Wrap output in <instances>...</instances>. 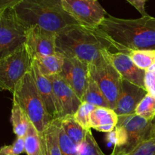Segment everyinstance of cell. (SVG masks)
Listing matches in <instances>:
<instances>
[{
  "label": "cell",
  "mask_w": 155,
  "mask_h": 155,
  "mask_svg": "<svg viewBox=\"0 0 155 155\" xmlns=\"http://www.w3.org/2000/svg\"><path fill=\"white\" fill-rule=\"evenodd\" d=\"M108 139L114 144L110 155H124L140 144L155 137V119L148 120L136 114L118 116L114 130Z\"/></svg>",
  "instance_id": "4"
},
{
  "label": "cell",
  "mask_w": 155,
  "mask_h": 155,
  "mask_svg": "<svg viewBox=\"0 0 155 155\" xmlns=\"http://www.w3.org/2000/svg\"><path fill=\"white\" fill-rule=\"evenodd\" d=\"M79 155H106L95 141L92 131L86 133L84 141L78 146Z\"/></svg>",
  "instance_id": "25"
},
{
  "label": "cell",
  "mask_w": 155,
  "mask_h": 155,
  "mask_svg": "<svg viewBox=\"0 0 155 155\" xmlns=\"http://www.w3.org/2000/svg\"><path fill=\"white\" fill-rule=\"evenodd\" d=\"M0 155H4V154H2V153L0 152Z\"/></svg>",
  "instance_id": "33"
},
{
  "label": "cell",
  "mask_w": 155,
  "mask_h": 155,
  "mask_svg": "<svg viewBox=\"0 0 155 155\" xmlns=\"http://www.w3.org/2000/svg\"><path fill=\"white\" fill-rule=\"evenodd\" d=\"M61 127L67 136L77 145H80L86 138L87 130L83 129L74 118V116L66 117L60 120Z\"/></svg>",
  "instance_id": "20"
},
{
  "label": "cell",
  "mask_w": 155,
  "mask_h": 155,
  "mask_svg": "<svg viewBox=\"0 0 155 155\" xmlns=\"http://www.w3.org/2000/svg\"><path fill=\"white\" fill-rule=\"evenodd\" d=\"M61 3L79 25L87 28L97 29L107 15L98 0H61Z\"/></svg>",
  "instance_id": "9"
},
{
  "label": "cell",
  "mask_w": 155,
  "mask_h": 155,
  "mask_svg": "<svg viewBox=\"0 0 155 155\" xmlns=\"http://www.w3.org/2000/svg\"><path fill=\"white\" fill-rule=\"evenodd\" d=\"M96 107L87 102H82L78 110L74 115L75 120L86 130H91L90 114Z\"/></svg>",
  "instance_id": "26"
},
{
  "label": "cell",
  "mask_w": 155,
  "mask_h": 155,
  "mask_svg": "<svg viewBox=\"0 0 155 155\" xmlns=\"http://www.w3.org/2000/svg\"><path fill=\"white\" fill-rule=\"evenodd\" d=\"M97 29L111 41L117 52L155 51V18L149 15L137 19H123L108 15Z\"/></svg>",
  "instance_id": "1"
},
{
  "label": "cell",
  "mask_w": 155,
  "mask_h": 155,
  "mask_svg": "<svg viewBox=\"0 0 155 155\" xmlns=\"http://www.w3.org/2000/svg\"><path fill=\"white\" fill-rule=\"evenodd\" d=\"M89 74L99 86L108 101L110 108H114L123 78L102 52L89 64Z\"/></svg>",
  "instance_id": "7"
},
{
  "label": "cell",
  "mask_w": 155,
  "mask_h": 155,
  "mask_svg": "<svg viewBox=\"0 0 155 155\" xmlns=\"http://www.w3.org/2000/svg\"><path fill=\"white\" fill-rule=\"evenodd\" d=\"M59 75L71 86L82 101L89 78V64L76 57H64L63 69Z\"/></svg>",
  "instance_id": "12"
},
{
  "label": "cell",
  "mask_w": 155,
  "mask_h": 155,
  "mask_svg": "<svg viewBox=\"0 0 155 155\" xmlns=\"http://www.w3.org/2000/svg\"><path fill=\"white\" fill-rule=\"evenodd\" d=\"M27 30L13 8L0 14V59L25 43Z\"/></svg>",
  "instance_id": "8"
},
{
  "label": "cell",
  "mask_w": 155,
  "mask_h": 155,
  "mask_svg": "<svg viewBox=\"0 0 155 155\" xmlns=\"http://www.w3.org/2000/svg\"><path fill=\"white\" fill-rule=\"evenodd\" d=\"M32 61L25 43L0 59V91L13 92L17 83L30 71Z\"/></svg>",
  "instance_id": "6"
},
{
  "label": "cell",
  "mask_w": 155,
  "mask_h": 155,
  "mask_svg": "<svg viewBox=\"0 0 155 155\" xmlns=\"http://www.w3.org/2000/svg\"><path fill=\"white\" fill-rule=\"evenodd\" d=\"M60 120H54L43 133L48 155H62L58 142Z\"/></svg>",
  "instance_id": "22"
},
{
  "label": "cell",
  "mask_w": 155,
  "mask_h": 155,
  "mask_svg": "<svg viewBox=\"0 0 155 155\" xmlns=\"http://www.w3.org/2000/svg\"><path fill=\"white\" fill-rule=\"evenodd\" d=\"M126 1L133 5L142 15V17L148 16V13L145 11V3L148 0H126Z\"/></svg>",
  "instance_id": "31"
},
{
  "label": "cell",
  "mask_w": 155,
  "mask_h": 155,
  "mask_svg": "<svg viewBox=\"0 0 155 155\" xmlns=\"http://www.w3.org/2000/svg\"><path fill=\"white\" fill-rule=\"evenodd\" d=\"M82 102H87L95 107L110 108V106L106 97L101 92L98 84L89 76V74L87 86H86V90H85L83 98H82Z\"/></svg>",
  "instance_id": "19"
},
{
  "label": "cell",
  "mask_w": 155,
  "mask_h": 155,
  "mask_svg": "<svg viewBox=\"0 0 155 155\" xmlns=\"http://www.w3.org/2000/svg\"><path fill=\"white\" fill-rule=\"evenodd\" d=\"M147 94L146 89L122 79L120 92L114 110L118 116L135 114L138 104Z\"/></svg>",
  "instance_id": "14"
},
{
  "label": "cell",
  "mask_w": 155,
  "mask_h": 155,
  "mask_svg": "<svg viewBox=\"0 0 155 155\" xmlns=\"http://www.w3.org/2000/svg\"><path fill=\"white\" fill-rule=\"evenodd\" d=\"M0 152L4 155H20L25 153L24 137H17L12 145L1 147Z\"/></svg>",
  "instance_id": "28"
},
{
  "label": "cell",
  "mask_w": 155,
  "mask_h": 155,
  "mask_svg": "<svg viewBox=\"0 0 155 155\" xmlns=\"http://www.w3.org/2000/svg\"><path fill=\"white\" fill-rule=\"evenodd\" d=\"M145 86L148 93L155 98V64L145 71Z\"/></svg>",
  "instance_id": "30"
},
{
  "label": "cell",
  "mask_w": 155,
  "mask_h": 155,
  "mask_svg": "<svg viewBox=\"0 0 155 155\" xmlns=\"http://www.w3.org/2000/svg\"><path fill=\"white\" fill-rule=\"evenodd\" d=\"M13 93V101L24 112L32 125L43 134L54 119L47 111L31 71L27 72L17 83Z\"/></svg>",
  "instance_id": "5"
},
{
  "label": "cell",
  "mask_w": 155,
  "mask_h": 155,
  "mask_svg": "<svg viewBox=\"0 0 155 155\" xmlns=\"http://www.w3.org/2000/svg\"><path fill=\"white\" fill-rule=\"evenodd\" d=\"M13 132L17 137H25L31 123L22 109L13 101L11 114Z\"/></svg>",
  "instance_id": "21"
},
{
  "label": "cell",
  "mask_w": 155,
  "mask_h": 155,
  "mask_svg": "<svg viewBox=\"0 0 155 155\" xmlns=\"http://www.w3.org/2000/svg\"><path fill=\"white\" fill-rule=\"evenodd\" d=\"M117 52L111 42L98 29L76 25L56 36V51L65 58L76 57L89 64L103 50Z\"/></svg>",
  "instance_id": "2"
},
{
  "label": "cell",
  "mask_w": 155,
  "mask_h": 155,
  "mask_svg": "<svg viewBox=\"0 0 155 155\" xmlns=\"http://www.w3.org/2000/svg\"><path fill=\"white\" fill-rule=\"evenodd\" d=\"M24 140L27 155H48L44 135L40 134L32 124H30Z\"/></svg>",
  "instance_id": "17"
},
{
  "label": "cell",
  "mask_w": 155,
  "mask_h": 155,
  "mask_svg": "<svg viewBox=\"0 0 155 155\" xmlns=\"http://www.w3.org/2000/svg\"><path fill=\"white\" fill-rule=\"evenodd\" d=\"M117 122L118 115L114 109L109 107H96L90 114L91 129L101 133H111Z\"/></svg>",
  "instance_id": "16"
},
{
  "label": "cell",
  "mask_w": 155,
  "mask_h": 155,
  "mask_svg": "<svg viewBox=\"0 0 155 155\" xmlns=\"http://www.w3.org/2000/svg\"><path fill=\"white\" fill-rule=\"evenodd\" d=\"M105 55L117 70L123 79L145 89V71L138 68L128 54L122 52H112L109 50H103Z\"/></svg>",
  "instance_id": "13"
},
{
  "label": "cell",
  "mask_w": 155,
  "mask_h": 155,
  "mask_svg": "<svg viewBox=\"0 0 155 155\" xmlns=\"http://www.w3.org/2000/svg\"><path fill=\"white\" fill-rule=\"evenodd\" d=\"M124 155H155V137L142 142L131 152Z\"/></svg>",
  "instance_id": "29"
},
{
  "label": "cell",
  "mask_w": 155,
  "mask_h": 155,
  "mask_svg": "<svg viewBox=\"0 0 155 155\" xmlns=\"http://www.w3.org/2000/svg\"><path fill=\"white\" fill-rule=\"evenodd\" d=\"M135 114L140 116L148 120L155 119V98L147 94L138 104Z\"/></svg>",
  "instance_id": "24"
},
{
  "label": "cell",
  "mask_w": 155,
  "mask_h": 155,
  "mask_svg": "<svg viewBox=\"0 0 155 155\" xmlns=\"http://www.w3.org/2000/svg\"><path fill=\"white\" fill-rule=\"evenodd\" d=\"M30 71L41 97L43 99L47 111L54 120H58V107L52 84L48 77L43 75L39 71L36 61L33 60Z\"/></svg>",
  "instance_id": "15"
},
{
  "label": "cell",
  "mask_w": 155,
  "mask_h": 155,
  "mask_svg": "<svg viewBox=\"0 0 155 155\" xmlns=\"http://www.w3.org/2000/svg\"><path fill=\"white\" fill-rule=\"evenodd\" d=\"M64 60V57L57 51L53 54L35 59L40 72L46 77L61 74L63 69Z\"/></svg>",
  "instance_id": "18"
},
{
  "label": "cell",
  "mask_w": 155,
  "mask_h": 155,
  "mask_svg": "<svg viewBox=\"0 0 155 155\" xmlns=\"http://www.w3.org/2000/svg\"><path fill=\"white\" fill-rule=\"evenodd\" d=\"M48 77L54 89L58 120L74 116L82 104L81 99L61 75L48 76Z\"/></svg>",
  "instance_id": "10"
},
{
  "label": "cell",
  "mask_w": 155,
  "mask_h": 155,
  "mask_svg": "<svg viewBox=\"0 0 155 155\" xmlns=\"http://www.w3.org/2000/svg\"><path fill=\"white\" fill-rule=\"evenodd\" d=\"M128 54L133 63L144 71L148 70L155 64L154 50H133Z\"/></svg>",
  "instance_id": "23"
},
{
  "label": "cell",
  "mask_w": 155,
  "mask_h": 155,
  "mask_svg": "<svg viewBox=\"0 0 155 155\" xmlns=\"http://www.w3.org/2000/svg\"><path fill=\"white\" fill-rule=\"evenodd\" d=\"M28 28L38 27L55 34L79 25L62 6L61 0H22L13 8Z\"/></svg>",
  "instance_id": "3"
},
{
  "label": "cell",
  "mask_w": 155,
  "mask_h": 155,
  "mask_svg": "<svg viewBox=\"0 0 155 155\" xmlns=\"http://www.w3.org/2000/svg\"><path fill=\"white\" fill-rule=\"evenodd\" d=\"M22 0H0V14L8 8H14Z\"/></svg>",
  "instance_id": "32"
},
{
  "label": "cell",
  "mask_w": 155,
  "mask_h": 155,
  "mask_svg": "<svg viewBox=\"0 0 155 155\" xmlns=\"http://www.w3.org/2000/svg\"><path fill=\"white\" fill-rule=\"evenodd\" d=\"M57 34L38 27L28 28L25 45L32 60L53 54L56 52Z\"/></svg>",
  "instance_id": "11"
},
{
  "label": "cell",
  "mask_w": 155,
  "mask_h": 155,
  "mask_svg": "<svg viewBox=\"0 0 155 155\" xmlns=\"http://www.w3.org/2000/svg\"><path fill=\"white\" fill-rule=\"evenodd\" d=\"M58 142L62 155H79L78 146L68 137L61 127L59 128Z\"/></svg>",
  "instance_id": "27"
}]
</instances>
